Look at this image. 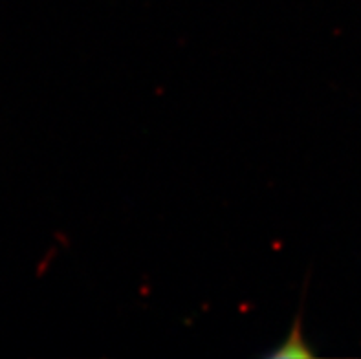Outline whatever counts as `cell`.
Wrapping results in <instances>:
<instances>
[{"label": "cell", "instance_id": "6da1fadb", "mask_svg": "<svg viewBox=\"0 0 361 359\" xmlns=\"http://www.w3.org/2000/svg\"><path fill=\"white\" fill-rule=\"evenodd\" d=\"M314 352L308 348V343L302 336V328H301V312L298 314V319L293 323V328L290 330L288 337L281 343L279 348H275L270 354V358H312Z\"/></svg>", "mask_w": 361, "mask_h": 359}]
</instances>
